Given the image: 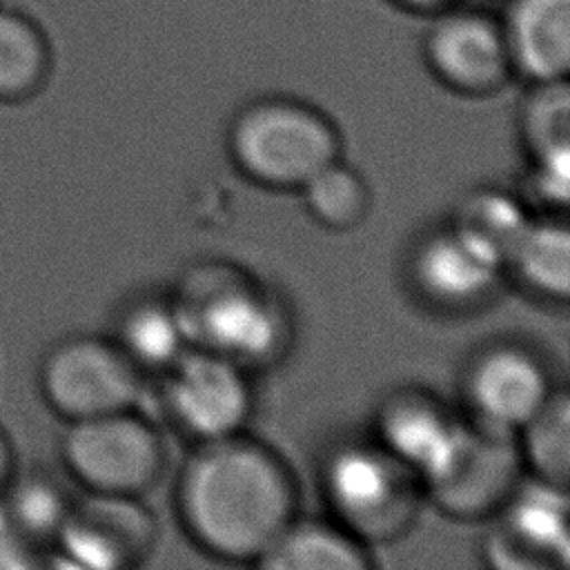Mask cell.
Returning <instances> with one entry per match:
<instances>
[{
    "instance_id": "cell-1",
    "label": "cell",
    "mask_w": 570,
    "mask_h": 570,
    "mask_svg": "<svg viewBox=\"0 0 570 570\" xmlns=\"http://www.w3.org/2000/svg\"><path fill=\"white\" fill-rule=\"evenodd\" d=\"M176 499L196 543L227 561H258L296 510L285 463L240 434L203 443L183 470Z\"/></svg>"
},
{
    "instance_id": "cell-2",
    "label": "cell",
    "mask_w": 570,
    "mask_h": 570,
    "mask_svg": "<svg viewBox=\"0 0 570 570\" xmlns=\"http://www.w3.org/2000/svg\"><path fill=\"white\" fill-rule=\"evenodd\" d=\"M334 125L294 98H263L247 105L229 127V154L238 169L267 187H301L338 160Z\"/></svg>"
},
{
    "instance_id": "cell-3",
    "label": "cell",
    "mask_w": 570,
    "mask_h": 570,
    "mask_svg": "<svg viewBox=\"0 0 570 570\" xmlns=\"http://www.w3.org/2000/svg\"><path fill=\"white\" fill-rule=\"evenodd\" d=\"M174 307L189 343L240 365L267 361L285 343L281 305L240 274L198 272Z\"/></svg>"
},
{
    "instance_id": "cell-4",
    "label": "cell",
    "mask_w": 570,
    "mask_h": 570,
    "mask_svg": "<svg viewBox=\"0 0 570 570\" xmlns=\"http://www.w3.org/2000/svg\"><path fill=\"white\" fill-rule=\"evenodd\" d=\"M45 405L67 423L131 410L140 394L138 367L116 341L71 334L51 343L36 372Z\"/></svg>"
},
{
    "instance_id": "cell-5",
    "label": "cell",
    "mask_w": 570,
    "mask_h": 570,
    "mask_svg": "<svg viewBox=\"0 0 570 570\" xmlns=\"http://www.w3.org/2000/svg\"><path fill=\"white\" fill-rule=\"evenodd\" d=\"M58 452L69 476L96 494L138 497L165 463L160 436L129 410L67 423Z\"/></svg>"
},
{
    "instance_id": "cell-6",
    "label": "cell",
    "mask_w": 570,
    "mask_h": 570,
    "mask_svg": "<svg viewBox=\"0 0 570 570\" xmlns=\"http://www.w3.org/2000/svg\"><path fill=\"white\" fill-rule=\"evenodd\" d=\"M419 481L379 443H350L330 454L323 490L356 539L383 541L401 534L414 517Z\"/></svg>"
},
{
    "instance_id": "cell-7",
    "label": "cell",
    "mask_w": 570,
    "mask_h": 570,
    "mask_svg": "<svg viewBox=\"0 0 570 570\" xmlns=\"http://www.w3.org/2000/svg\"><path fill=\"white\" fill-rule=\"evenodd\" d=\"M165 372L163 401L183 432L200 443L240 434L252 414V387L240 363L187 347Z\"/></svg>"
},
{
    "instance_id": "cell-8",
    "label": "cell",
    "mask_w": 570,
    "mask_h": 570,
    "mask_svg": "<svg viewBox=\"0 0 570 570\" xmlns=\"http://www.w3.org/2000/svg\"><path fill=\"white\" fill-rule=\"evenodd\" d=\"M423 60L445 89L472 98L501 91L514 76L499 16L463 4L432 16Z\"/></svg>"
},
{
    "instance_id": "cell-9",
    "label": "cell",
    "mask_w": 570,
    "mask_h": 570,
    "mask_svg": "<svg viewBox=\"0 0 570 570\" xmlns=\"http://www.w3.org/2000/svg\"><path fill=\"white\" fill-rule=\"evenodd\" d=\"M154 541L156 523L136 497L87 492L71 503L53 548L69 566L118 570L140 563Z\"/></svg>"
},
{
    "instance_id": "cell-10",
    "label": "cell",
    "mask_w": 570,
    "mask_h": 570,
    "mask_svg": "<svg viewBox=\"0 0 570 570\" xmlns=\"http://www.w3.org/2000/svg\"><path fill=\"white\" fill-rule=\"evenodd\" d=\"M501 528L485 543L497 568H568L570 525L566 488L543 479L517 483L501 505Z\"/></svg>"
},
{
    "instance_id": "cell-11",
    "label": "cell",
    "mask_w": 570,
    "mask_h": 570,
    "mask_svg": "<svg viewBox=\"0 0 570 570\" xmlns=\"http://www.w3.org/2000/svg\"><path fill=\"white\" fill-rule=\"evenodd\" d=\"M465 425L428 394L396 392L376 412V443L430 490L454 465Z\"/></svg>"
},
{
    "instance_id": "cell-12",
    "label": "cell",
    "mask_w": 570,
    "mask_h": 570,
    "mask_svg": "<svg viewBox=\"0 0 570 570\" xmlns=\"http://www.w3.org/2000/svg\"><path fill=\"white\" fill-rule=\"evenodd\" d=\"M519 468L521 454L514 436L474 421L465 425L454 465L428 494L450 517H485L512 494L519 483Z\"/></svg>"
},
{
    "instance_id": "cell-13",
    "label": "cell",
    "mask_w": 570,
    "mask_h": 570,
    "mask_svg": "<svg viewBox=\"0 0 570 570\" xmlns=\"http://www.w3.org/2000/svg\"><path fill=\"white\" fill-rule=\"evenodd\" d=\"M552 392L546 365L517 345L485 350L465 376V396L476 423L510 434L519 432Z\"/></svg>"
},
{
    "instance_id": "cell-14",
    "label": "cell",
    "mask_w": 570,
    "mask_h": 570,
    "mask_svg": "<svg viewBox=\"0 0 570 570\" xmlns=\"http://www.w3.org/2000/svg\"><path fill=\"white\" fill-rule=\"evenodd\" d=\"M503 263L452 225L428 236L414 252L412 276L419 289L439 305L465 307L488 298Z\"/></svg>"
},
{
    "instance_id": "cell-15",
    "label": "cell",
    "mask_w": 570,
    "mask_h": 570,
    "mask_svg": "<svg viewBox=\"0 0 570 570\" xmlns=\"http://www.w3.org/2000/svg\"><path fill=\"white\" fill-rule=\"evenodd\" d=\"M499 20L514 73L530 82L568 78L570 0H508Z\"/></svg>"
},
{
    "instance_id": "cell-16",
    "label": "cell",
    "mask_w": 570,
    "mask_h": 570,
    "mask_svg": "<svg viewBox=\"0 0 570 570\" xmlns=\"http://www.w3.org/2000/svg\"><path fill=\"white\" fill-rule=\"evenodd\" d=\"M71 503L51 476L18 470L0 497V543L22 552L53 548Z\"/></svg>"
},
{
    "instance_id": "cell-17",
    "label": "cell",
    "mask_w": 570,
    "mask_h": 570,
    "mask_svg": "<svg viewBox=\"0 0 570 570\" xmlns=\"http://www.w3.org/2000/svg\"><path fill=\"white\" fill-rule=\"evenodd\" d=\"M256 563L272 570H365L372 566L363 541L345 528L294 519Z\"/></svg>"
},
{
    "instance_id": "cell-18",
    "label": "cell",
    "mask_w": 570,
    "mask_h": 570,
    "mask_svg": "<svg viewBox=\"0 0 570 570\" xmlns=\"http://www.w3.org/2000/svg\"><path fill=\"white\" fill-rule=\"evenodd\" d=\"M53 67L45 29L20 9L0 7V105L36 98Z\"/></svg>"
},
{
    "instance_id": "cell-19",
    "label": "cell",
    "mask_w": 570,
    "mask_h": 570,
    "mask_svg": "<svg viewBox=\"0 0 570 570\" xmlns=\"http://www.w3.org/2000/svg\"><path fill=\"white\" fill-rule=\"evenodd\" d=\"M508 265L539 296L566 301L570 292V234L566 223L532 218Z\"/></svg>"
},
{
    "instance_id": "cell-20",
    "label": "cell",
    "mask_w": 570,
    "mask_h": 570,
    "mask_svg": "<svg viewBox=\"0 0 570 570\" xmlns=\"http://www.w3.org/2000/svg\"><path fill=\"white\" fill-rule=\"evenodd\" d=\"M116 343L138 370H167L189 347L174 303L158 301L129 307L118 323Z\"/></svg>"
},
{
    "instance_id": "cell-21",
    "label": "cell",
    "mask_w": 570,
    "mask_h": 570,
    "mask_svg": "<svg viewBox=\"0 0 570 570\" xmlns=\"http://www.w3.org/2000/svg\"><path fill=\"white\" fill-rule=\"evenodd\" d=\"M530 223L532 218L517 196L499 189H481L461 203L452 227L483 247L505 267L512 249Z\"/></svg>"
},
{
    "instance_id": "cell-22",
    "label": "cell",
    "mask_w": 570,
    "mask_h": 570,
    "mask_svg": "<svg viewBox=\"0 0 570 570\" xmlns=\"http://www.w3.org/2000/svg\"><path fill=\"white\" fill-rule=\"evenodd\" d=\"M521 432V463H528L537 479L568 485L570 476V403L566 392H552Z\"/></svg>"
},
{
    "instance_id": "cell-23",
    "label": "cell",
    "mask_w": 570,
    "mask_h": 570,
    "mask_svg": "<svg viewBox=\"0 0 570 570\" xmlns=\"http://www.w3.org/2000/svg\"><path fill=\"white\" fill-rule=\"evenodd\" d=\"M307 212L330 229H350L358 225L370 207V194L363 178L334 160L301 185Z\"/></svg>"
},
{
    "instance_id": "cell-24",
    "label": "cell",
    "mask_w": 570,
    "mask_h": 570,
    "mask_svg": "<svg viewBox=\"0 0 570 570\" xmlns=\"http://www.w3.org/2000/svg\"><path fill=\"white\" fill-rule=\"evenodd\" d=\"M521 136L532 158L570 149V89L568 80L532 82L521 105Z\"/></svg>"
},
{
    "instance_id": "cell-25",
    "label": "cell",
    "mask_w": 570,
    "mask_h": 570,
    "mask_svg": "<svg viewBox=\"0 0 570 570\" xmlns=\"http://www.w3.org/2000/svg\"><path fill=\"white\" fill-rule=\"evenodd\" d=\"M530 191L548 207H566L570 196V149L532 158Z\"/></svg>"
},
{
    "instance_id": "cell-26",
    "label": "cell",
    "mask_w": 570,
    "mask_h": 570,
    "mask_svg": "<svg viewBox=\"0 0 570 570\" xmlns=\"http://www.w3.org/2000/svg\"><path fill=\"white\" fill-rule=\"evenodd\" d=\"M18 472V456L7 430L0 425V497Z\"/></svg>"
},
{
    "instance_id": "cell-27",
    "label": "cell",
    "mask_w": 570,
    "mask_h": 570,
    "mask_svg": "<svg viewBox=\"0 0 570 570\" xmlns=\"http://www.w3.org/2000/svg\"><path fill=\"white\" fill-rule=\"evenodd\" d=\"M394 4L414 11V13H428V16H436L450 7L461 4V0H392Z\"/></svg>"
}]
</instances>
